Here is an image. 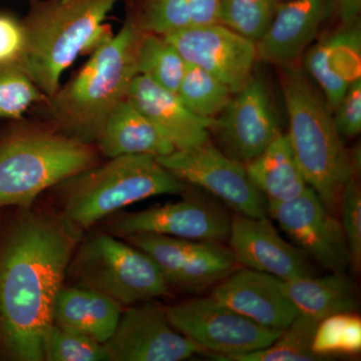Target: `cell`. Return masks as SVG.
Masks as SVG:
<instances>
[{"label": "cell", "instance_id": "obj_1", "mask_svg": "<svg viewBox=\"0 0 361 361\" xmlns=\"http://www.w3.org/2000/svg\"><path fill=\"white\" fill-rule=\"evenodd\" d=\"M14 208L0 214V360L42 361L78 228L63 215Z\"/></svg>", "mask_w": 361, "mask_h": 361}, {"label": "cell", "instance_id": "obj_2", "mask_svg": "<svg viewBox=\"0 0 361 361\" xmlns=\"http://www.w3.org/2000/svg\"><path fill=\"white\" fill-rule=\"evenodd\" d=\"M142 30L130 18L116 35L99 45L70 82L44 102L49 125L73 139L94 145L137 75V51Z\"/></svg>", "mask_w": 361, "mask_h": 361}, {"label": "cell", "instance_id": "obj_3", "mask_svg": "<svg viewBox=\"0 0 361 361\" xmlns=\"http://www.w3.org/2000/svg\"><path fill=\"white\" fill-rule=\"evenodd\" d=\"M281 87L289 120V142L306 182L336 215L346 183L357 172L334 125L324 97L298 66L281 68Z\"/></svg>", "mask_w": 361, "mask_h": 361}, {"label": "cell", "instance_id": "obj_4", "mask_svg": "<svg viewBox=\"0 0 361 361\" xmlns=\"http://www.w3.org/2000/svg\"><path fill=\"white\" fill-rule=\"evenodd\" d=\"M21 70L47 99L61 87L66 70L82 52L92 54L113 33L104 25L121 0H30Z\"/></svg>", "mask_w": 361, "mask_h": 361}, {"label": "cell", "instance_id": "obj_5", "mask_svg": "<svg viewBox=\"0 0 361 361\" xmlns=\"http://www.w3.org/2000/svg\"><path fill=\"white\" fill-rule=\"evenodd\" d=\"M14 123L0 135V208L28 207L45 190L101 163L94 145L51 125Z\"/></svg>", "mask_w": 361, "mask_h": 361}, {"label": "cell", "instance_id": "obj_6", "mask_svg": "<svg viewBox=\"0 0 361 361\" xmlns=\"http://www.w3.org/2000/svg\"><path fill=\"white\" fill-rule=\"evenodd\" d=\"M54 188L61 215L78 229L89 228L135 202L188 191L186 183L151 155L109 159Z\"/></svg>", "mask_w": 361, "mask_h": 361}, {"label": "cell", "instance_id": "obj_7", "mask_svg": "<svg viewBox=\"0 0 361 361\" xmlns=\"http://www.w3.org/2000/svg\"><path fill=\"white\" fill-rule=\"evenodd\" d=\"M70 264L77 286L102 292L122 305L147 302L170 292L148 254L109 234L99 233L85 240Z\"/></svg>", "mask_w": 361, "mask_h": 361}, {"label": "cell", "instance_id": "obj_8", "mask_svg": "<svg viewBox=\"0 0 361 361\" xmlns=\"http://www.w3.org/2000/svg\"><path fill=\"white\" fill-rule=\"evenodd\" d=\"M165 311L174 329L213 353L210 356L215 360L267 348L283 332L252 322L212 295L189 299Z\"/></svg>", "mask_w": 361, "mask_h": 361}, {"label": "cell", "instance_id": "obj_9", "mask_svg": "<svg viewBox=\"0 0 361 361\" xmlns=\"http://www.w3.org/2000/svg\"><path fill=\"white\" fill-rule=\"evenodd\" d=\"M157 159L178 179L206 190L235 212L267 217V200L251 182L245 165L226 155L210 142L176 149Z\"/></svg>", "mask_w": 361, "mask_h": 361}, {"label": "cell", "instance_id": "obj_10", "mask_svg": "<svg viewBox=\"0 0 361 361\" xmlns=\"http://www.w3.org/2000/svg\"><path fill=\"white\" fill-rule=\"evenodd\" d=\"M159 266L170 286L197 290L219 282L238 265L231 250L220 242L194 241L156 234L125 237Z\"/></svg>", "mask_w": 361, "mask_h": 361}, {"label": "cell", "instance_id": "obj_11", "mask_svg": "<svg viewBox=\"0 0 361 361\" xmlns=\"http://www.w3.org/2000/svg\"><path fill=\"white\" fill-rule=\"evenodd\" d=\"M268 214L292 243L331 273H345L350 259L341 221L330 213L308 187L296 199L267 202Z\"/></svg>", "mask_w": 361, "mask_h": 361}, {"label": "cell", "instance_id": "obj_12", "mask_svg": "<svg viewBox=\"0 0 361 361\" xmlns=\"http://www.w3.org/2000/svg\"><path fill=\"white\" fill-rule=\"evenodd\" d=\"M232 217L222 207L198 196L177 203L123 214L109 222L108 231L118 237L156 234L194 241L228 240Z\"/></svg>", "mask_w": 361, "mask_h": 361}, {"label": "cell", "instance_id": "obj_13", "mask_svg": "<svg viewBox=\"0 0 361 361\" xmlns=\"http://www.w3.org/2000/svg\"><path fill=\"white\" fill-rule=\"evenodd\" d=\"M184 61L218 78L233 94L253 77L256 42L221 23L185 28L163 35Z\"/></svg>", "mask_w": 361, "mask_h": 361}, {"label": "cell", "instance_id": "obj_14", "mask_svg": "<svg viewBox=\"0 0 361 361\" xmlns=\"http://www.w3.org/2000/svg\"><path fill=\"white\" fill-rule=\"evenodd\" d=\"M104 346L111 361H180L203 350L174 329L165 310L153 303L123 311Z\"/></svg>", "mask_w": 361, "mask_h": 361}, {"label": "cell", "instance_id": "obj_15", "mask_svg": "<svg viewBox=\"0 0 361 361\" xmlns=\"http://www.w3.org/2000/svg\"><path fill=\"white\" fill-rule=\"evenodd\" d=\"M213 128L223 152L234 160L245 165L260 155L281 133L264 82L252 77L233 94Z\"/></svg>", "mask_w": 361, "mask_h": 361}, {"label": "cell", "instance_id": "obj_16", "mask_svg": "<svg viewBox=\"0 0 361 361\" xmlns=\"http://www.w3.org/2000/svg\"><path fill=\"white\" fill-rule=\"evenodd\" d=\"M228 242L237 263L249 269L284 281L311 275L305 254L282 238L267 217L235 214Z\"/></svg>", "mask_w": 361, "mask_h": 361}, {"label": "cell", "instance_id": "obj_17", "mask_svg": "<svg viewBox=\"0 0 361 361\" xmlns=\"http://www.w3.org/2000/svg\"><path fill=\"white\" fill-rule=\"evenodd\" d=\"M212 296L259 325L284 330L299 311L285 293L283 280L253 269L234 270L213 289Z\"/></svg>", "mask_w": 361, "mask_h": 361}, {"label": "cell", "instance_id": "obj_18", "mask_svg": "<svg viewBox=\"0 0 361 361\" xmlns=\"http://www.w3.org/2000/svg\"><path fill=\"white\" fill-rule=\"evenodd\" d=\"M334 8V0L280 4L267 30L256 42L257 59L280 68L297 66Z\"/></svg>", "mask_w": 361, "mask_h": 361}, {"label": "cell", "instance_id": "obj_19", "mask_svg": "<svg viewBox=\"0 0 361 361\" xmlns=\"http://www.w3.org/2000/svg\"><path fill=\"white\" fill-rule=\"evenodd\" d=\"M342 25L336 32L311 44L303 56L306 71L319 85L332 111L349 84L360 78V21Z\"/></svg>", "mask_w": 361, "mask_h": 361}, {"label": "cell", "instance_id": "obj_20", "mask_svg": "<svg viewBox=\"0 0 361 361\" xmlns=\"http://www.w3.org/2000/svg\"><path fill=\"white\" fill-rule=\"evenodd\" d=\"M127 99L151 121L176 149L193 148L209 141L215 121L195 115L176 92L164 89L145 75H137Z\"/></svg>", "mask_w": 361, "mask_h": 361}, {"label": "cell", "instance_id": "obj_21", "mask_svg": "<svg viewBox=\"0 0 361 361\" xmlns=\"http://www.w3.org/2000/svg\"><path fill=\"white\" fill-rule=\"evenodd\" d=\"M122 304L85 287H61L52 313V323L80 332L104 344L113 336L122 315Z\"/></svg>", "mask_w": 361, "mask_h": 361}, {"label": "cell", "instance_id": "obj_22", "mask_svg": "<svg viewBox=\"0 0 361 361\" xmlns=\"http://www.w3.org/2000/svg\"><path fill=\"white\" fill-rule=\"evenodd\" d=\"M97 147L108 159L125 155L159 158L176 151L174 145L127 99L111 111Z\"/></svg>", "mask_w": 361, "mask_h": 361}, {"label": "cell", "instance_id": "obj_23", "mask_svg": "<svg viewBox=\"0 0 361 361\" xmlns=\"http://www.w3.org/2000/svg\"><path fill=\"white\" fill-rule=\"evenodd\" d=\"M247 174L267 202L294 200L308 184L287 134L279 135L257 157L245 164Z\"/></svg>", "mask_w": 361, "mask_h": 361}, {"label": "cell", "instance_id": "obj_24", "mask_svg": "<svg viewBox=\"0 0 361 361\" xmlns=\"http://www.w3.org/2000/svg\"><path fill=\"white\" fill-rule=\"evenodd\" d=\"M283 288L300 314L318 322L336 313L353 312L358 307L355 284L345 273L283 280Z\"/></svg>", "mask_w": 361, "mask_h": 361}, {"label": "cell", "instance_id": "obj_25", "mask_svg": "<svg viewBox=\"0 0 361 361\" xmlns=\"http://www.w3.org/2000/svg\"><path fill=\"white\" fill-rule=\"evenodd\" d=\"M221 0H144L139 18H134L145 32L168 33L219 23Z\"/></svg>", "mask_w": 361, "mask_h": 361}, {"label": "cell", "instance_id": "obj_26", "mask_svg": "<svg viewBox=\"0 0 361 361\" xmlns=\"http://www.w3.org/2000/svg\"><path fill=\"white\" fill-rule=\"evenodd\" d=\"M187 63L165 37L142 32L137 51V75L177 94Z\"/></svg>", "mask_w": 361, "mask_h": 361}, {"label": "cell", "instance_id": "obj_27", "mask_svg": "<svg viewBox=\"0 0 361 361\" xmlns=\"http://www.w3.org/2000/svg\"><path fill=\"white\" fill-rule=\"evenodd\" d=\"M177 94L195 115L215 121L231 101L233 92L208 71L187 63Z\"/></svg>", "mask_w": 361, "mask_h": 361}, {"label": "cell", "instance_id": "obj_28", "mask_svg": "<svg viewBox=\"0 0 361 361\" xmlns=\"http://www.w3.org/2000/svg\"><path fill=\"white\" fill-rule=\"evenodd\" d=\"M318 320L297 315L271 345L253 353L227 357L224 361H314L322 360L311 350Z\"/></svg>", "mask_w": 361, "mask_h": 361}, {"label": "cell", "instance_id": "obj_29", "mask_svg": "<svg viewBox=\"0 0 361 361\" xmlns=\"http://www.w3.org/2000/svg\"><path fill=\"white\" fill-rule=\"evenodd\" d=\"M311 350L324 360L332 355H356L361 350V319L353 312L336 313L318 322Z\"/></svg>", "mask_w": 361, "mask_h": 361}, {"label": "cell", "instance_id": "obj_30", "mask_svg": "<svg viewBox=\"0 0 361 361\" xmlns=\"http://www.w3.org/2000/svg\"><path fill=\"white\" fill-rule=\"evenodd\" d=\"M281 0H221L218 21L257 42L270 25Z\"/></svg>", "mask_w": 361, "mask_h": 361}, {"label": "cell", "instance_id": "obj_31", "mask_svg": "<svg viewBox=\"0 0 361 361\" xmlns=\"http://www.w3.org/2000/svg\"><path fill=\"white\" fill-rule=\"evenodd\" d=\"M44 358L49 361H109L104 344L54 323L45 334Z\"/></svg>", "mask_w": 361, "mask_h": 361}, {"label": "cell", "instance_id": "obj_32", "mask_svg": "<svg viewBox=\"0 0 361 361\" xmlns=\"http://www.w3.org/2000/svg\"><path fill=\"white\" fill-rule=\"evenodd\" d=\"M45 99L44 92L21 68L0 70V120H21L33 104Z\"/></svg>", "mask_w": 361, "mask_h": 361}, {"label": "cell", "instance_id": "obj_33", "mask_svg": "<svg viewBox=\"0 0 361 361\" xmlns=\"http://www.w3.org/2000/svg\"><path fill=\"white\" fill-rule=\"evenodd\" d=\"M339 209L350 266L358 270L361 264V191L355 177L351 178L344 186Z\"/></svg>", "mask_w": 361, "mask_h": 361}, {"label": "cell", "instance_id": "obj_34", "mask_svg": "<svg viewBox=\"0 0 361 361\" xmlns=\"http://www.w3.org/2000/svg\"><path fill=\"white\" fill-rule=\"evenodd\" d=\"M26 37L23 20L0 13V70L20 68L25 58Z\"/></svg>", "mask_w": 361, "mask_h": 361}, {"label": "cell", "instance_id": "obj_35", "mask_svg": "<svg viewBox=\"0 0 361 361\" xmlns=\"http://www.w3.org/2000/svg\"><path fill=\"white\" fill-rule=\"evenodd\" d=\"M334 114L337 132L343 137H355L361 132V78L349 84Z\"/></svg>", "mask_w": 361, "mask_h": 361}, {"label": "cell", "instance_id": "obj_36", "mask_svg": "<svg viewBox=\"0 0 361 361\" xmlns=\"http://www.w3.org/2000/svg\"><path fill=\"white\" fill-rule=\"evenodd\" d=\"M334 8L338 13L342 23H350L360 20L361 0H334Z\"/></svg>", "mask_w": 361, "mask_h": 361}]
</instances>
